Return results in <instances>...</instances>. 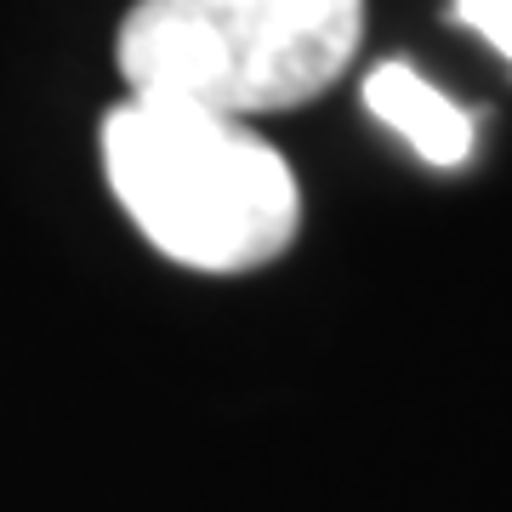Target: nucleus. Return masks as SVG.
Wrapping results in <instances>:
<instances>
[{
  "label": "nucleus",
  "instance_id": "7ed1b4c3",
  "mask_svg": "<svg viewBox=\"0 0 512 512\" xmlns=\"http://www.w3.org/2000/svg\"><path fill=\"white\" fill-rule=\"evenodd\" d=\"M365 109L393 126L404 143L416 148L427 165H467L473 160V120L439 92V86H427L416 69H404V63H382V69L365 80Z\"/></svg>",
  "mask_w": 512,
  "mask_h": 512
},
{
  "label": "nucleus",
  "instance_id": "20e7f679",
  "mask_svg": "<svg viewBox=\"0 0 512 512\" xmlns=\"http://www.w3.org/2000/svg\"><path fill=\"white\" fill-rule=\"evenodd\" d=\"M456 18L512 63V0H456Z\"/></svg>",
  "mask_w": 512,
  "mask_h": 512
},
{
  "label": "nucleus",
  "instance_id": "f03ea898",
  "mask_svg": "<svg viewBox=\"0 0 512 512\" xmlns=\"http://www.w3.org/2000/svg\"><path fill=\"white\" fill-rule=\"evenodd\" d=\"M359 0H137L120 74L137 103L251 120L313 103L359 46Z\"/></svg>",
  "mask_w": 512,
  "mask_h": 512
},
{
  "label": "nucleus",
  "instance_id": "f257e3e1",
  "mask_svg": "<svg viewBox=\"0 0 512 512\" xmlns=\"http://www.w3.org/2000/svg\"><path fill=\"white\" fill-rule=\"evenodd\" d=\"M103 171L137 234L194 274H251L291 251L302 222L285 154L200 109L120 103L103 120Z\"/></svg>",
  "mask_w": 512,
  "mask_h": 512
}]
</instances>
